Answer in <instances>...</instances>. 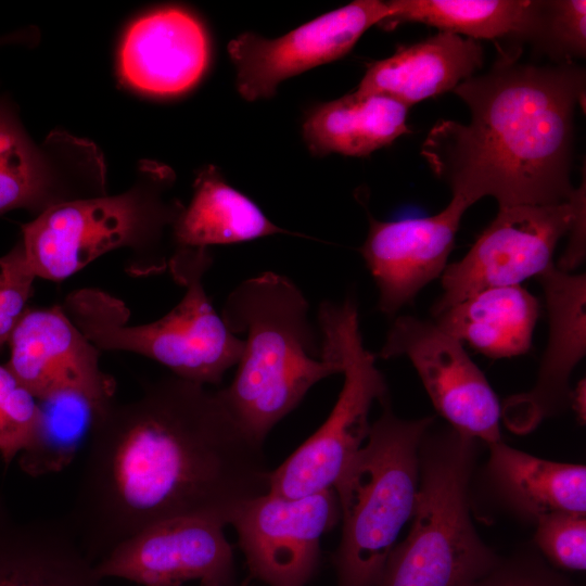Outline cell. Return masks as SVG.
<instances>
[{"label":"cell","mask_w":586,"mask_h":586,"mask_svg":"<svg viewBox=\"0 0 586 586\" xmlns=\"http://www.w3.org/2000/svg\"><path fill=\"white\" fill-rule=\"evenodd\" d=\"M585 207L584 182L563 203L499 207L469 252L442 273L443 293L433 316L481 291L538 277L553 264L559 240Z\"/></svg>","instance_id":"obj_9"},{"label":"cell","mask_w":586,"mask_h":586,"mask_svg":"<svg viewBox=\"0 0 586 586\" xmlns=\"http://www.w3.org/2000/svg\"><path fill=\"white\" fill-rule=\"evenodd\" d=\"M104 194L103 160L92 143L55 131L37 144L12 104L0 100V214L27 208L39 215Z\"/></svg>","instance_id":"obj_12"},{"label":"cell","mask_w":586,"mask_h":586,"mask_svg":"<svg viewBox=\"0 0 586 586\" xmlns=\"http://www.w3.org/2000/svg\"><path fill=\"white\" fill-rule=\"evenodd\" d=\"M208 59V38L200 21L179 8H166L129 27L119 52V71L138 91L175 95L200 80Z\"/></svg>","instance_id":"obj_18"},{"label":"cell","mask_w":586,"mask_h":586,"mask_svg":"<svg viewBox=\"0 0 586 586\" xmlns=\"http://www.w3.org/2000/svg\"><path fill=\"white\" fill-rule=\"evenodd\" d=\"M471 205L453 195L442 212L429 217L381 221L369 216V231L359 252L377 285L381 313L395 316L442 276L461 218Z\"/></svg>","instance_id":"obj_16"},{"label":"cell","mask_w":586,"mask_h":586,"mask_svg":"<svg viewBox=\"0 0 586 586\" xmlns=\"http://www.w3.org/2000/svg\"><path fill=\"white\" fill-rule=\"evenodd\" d=\"M341 520L334 488L300 498L269 492L244 502L229 525L238 534L252 578L267 586H306L320 559V542Z\"/></svg>","instance_id":"obj_11"},{"label":"cell","mask_w":586,"mask_h":586,"mask_svg":"<svg viewBox=\"0 0 586 586\" xmlns=\"http://www.w3.org/2000/svg\"><path fill=\"white\" fill-rule=\"evenodd\" d=\"M539 313V302L521 284L498 286L449 306L435 323L487 357L508 358L530 351Z\"/></svg>","instance_id":"obj_23"},{"label":"cell","mask_w":586,"mask_h":586,"mask_svg":"<svg viewBox=\"0 0 586 586\" xmlns=\"http://www.w3.org/2000/svg\"><path fill=\"white\" fill-rule=\"evenodd\" d=\"M321 349L343 366L344 382L326 421L278 468L270 470L268 492L300 498L333 488L340 474L365 444L372 404L388 397L385 379L359 329L357 304L323 302L318 310Z\"/></svg>","instance_id":"obj_8"},{"label":"cell","mask_w":586,"mask_h":586,"mask_svg":"<svg viewBox=\"0 0 586 586\" xmlns=\"http://www.w3.org/2000/svg\"><path fill=\"white\" fill-rule=\"evenodd\" d=\"M8 344L5 366L38 400L81 395L99 405L114 399L116 382L100 367V349L60 306L26 309Z\"/></svg>","instance_id":"obj_15"},{"label":"cell","mask_w":586,"mask_h":586,"mask_svg":"<svg viewBox=\"0 0 586 586\" xmlns=\"http://www.w3.org/2000/svg\"><path fill=\"white\" fill-rule=\"evenodd\" d=\"M390 11L387 1L357 0L276 39L238 36L228 44L238 91L247 101L271 97L281 81L344 56Z\"/></svg>","instance_id":"obj_13"},{"label":"cell","mask_w":586,"mask_h":586,"mask_svg":"<svg viewBox=\"0 0 586 586\" xmlns=\"http://www.w3.org/2000/svg\"><path fill=\"white\" fill-rule=\"evenodd\" d=\"M548 314V339L533 388L510 396L501 409L506 425L523 434L570 406V378L586 353V277L555 264L538 277Z\"/></svg>","instance_id":"obj_17"},{"label":"cell","mask_w":586,"mask_h":586,"mask_svg":"<svg viewBox=\"0 0 586 586\" xmlns=\"http://www.w3.org/2000/svg\"><path fill=\"white\" fill-rule=\"evenodd\" d=\"M38 403L39 422L17 457L21 469L31 476L66 469L87 447L97 416L110 404L99 405L77 394H62Z\"/></svg>","instance_id":"obj_26"},{"label":"cell","mask_w":586,"mask_h":586,"mask_svg":"<svg viewBox=\"0 0 586 586\" xmlns=\"http://www.w3.org/2000/svg\"><path fill=\"white\" fill-rule=\"evenodd\" d=\"M586 1H547L544 39L540 49L562 63L584 58L586 52Z\"/></svg>","instance_id":"obj_29"},{"label":"cell","mask_w":586,"mask_h":586,"mask_svg":"<svg viewBox=\"0 0 586 586\" xmlns=\"http://www.w3.org/2000/svg\"><path fill=\"white\" fill-rule=\"evenodd\" d=\"M378 356H406L434 408L453 429L487 446L502 441L496 394L463 344L435 322L396 317Z\"/></svg>","instance_id":"obj_10"},{"label":"cell","mask_w":586,"mask_h":586,"mask_svg":"<svg viewBox=\"0 0 586 586\" xmlns=\"http://www.w3.org/2000/svg\"><path fill=\"white\" fill-rule=\"evenodd\" d=\"M220 315L243 335L244 347L234 379L217 396L237 424L264 444L316 383L342 373V362L323 349L317 357L307 300L285 276L266 271L242 281Z\"/></svg>","instance_id":"obj_3"},{"label":"cell","mask_w":586,"mask_h":586,"mask_svg":"<svg viewBox=\"0 0 586 586\" xmlns=\"http://www.w3.org/2000/svg\"><path fill=\"white\" fill-rule=\"evenodd\" d=\"M362 447L346 464L333 488L341 540L332 560L336 586H378L397 537L411 520L419 481V450L433 417H397L388 397Z\"/></svg>","instance_id":"obj_5"},{"label":"cell","mask_w":586,"mask_h":586,"mask_svg":"<svg viewBox=\"0 0 586 586\" xmlns=\"http://www.w3.org/2000/svg\"><path fill=\"white\" fill-rule=\"evenodd\" d=\"M466 586H578L556 571L543 556L535 551H520L500 558L483 576Z\"/></svg>","instance_id":"obj_31"},{"label":"cell","mask_w":586,"mask_h":586,"mask_svg":"<svg viewBox=\"0 0 586 586\" xmlns=\"http://www.w3.org/2000/svg\"><path fill=\"white\" fill-rule=\"evenodd\" d=\"M409 107L383 94L354 91L315 109L303 137L316 154L365 156L410 132Z\"/></svg>","instance_id":"obj_24"},{"label":"cell","mask_w":586,"mask_h":586,"mask_svg":"<svg viewBox=\"0 0 586 586\" xmlns=\"http://www.w3.org/2000/svg\"><path fill=\"white\" fill-rule=\"evenodd\" d=\"M379 25L422 23L468 38L527 40L540 48L547 1L537 0H392Z\"/></svg>","instance_id":"obj_22"},{"label":"cell","mask_w":586,"mask_h":586,"mask_svg":"<svg viewBox=\"0 0 586 586\" xmlns=\"http://www.w3.org/2000/svg\"><path fill=\"white\" fill-rule=\"evenodd\" d=\"M225 526L198 518L151 525L123 540L94 563L102 581L123 578L142 586H234L233 551Z\"/></svg>","instance_id":"obj_14"},{"label":"cell","mask_w":586,"mask_h":586,"mask_svg":"<svg viewBox=\"0 0 586 586\" xmlns=\"http://www.w3.org/2000/svg\"><path fill=\"white\" fill-rule=\"evenodd\" d=\"M35 278L21 243L0 257V347L25 313Z\"/></svg>","instance_id":"obj_30"},{"label":"cell","mask_w":586,"mask_h":586,"mask_svg":"<svg viewBox=\"0 0 586 586\" xmlns=\"http://www.w3.org/2000/svg\"><path fill=\"white\" fill-rule=\"evenodd\" d=\"M570 405L577 413L581 421H585V381L578 383V385L572 390L570 396Z\"/></svg>","instance_id":"obj_32"},{"label":"cell","mask_w":586,"mask_h":586,"mask_svg":"<svg viewBox=\"0 0 586 586\" xmlns=\"http://www.w3.org/2000/svg\"><path fill=\"white\" fill-rule=\"evenodd\" d=\"M211 265L207 250L176 249L167 268L184 286V294L170 311L150 323L128 324L124 303L97 289L71 293L63 309L100 351L136 353L180 379L218 385L237 366L244 341L230 331L204 290L202 279Z\"/></svg>","instance_id":"obj_4"},{"label":"cell","mask_w":586,"mask_h":586,"mask_svg":"<svg viewBox=\"0 0 586 586\" xmlns=\"http://www.w3.org/2000/svg\"><path fill=\"white\" fill-rule=\"evenodd\" d=\"M74 507L66 517L95 563L160 522L198 518L224 526L269 488L263 444L216 391L174 374L95 418Z\"/></svg>","instance_id":"obj_1"},{"label":"cell","mask_w":586,"mask_h":586,"mask_svg":"<svg viewBox=\"0 0 586 586\" xmlns=\"http://www.w3.org/2000/svg\"><path fill=\"white\" fill-rule=\"evenodd\" d=\"M16 39H20V37L9 36L0 39V43H5L8 41H15Z\"/></svg>","instance_id":"obj_33"},{"label":"cell","mask_w":586,"mask_h":586,"mask_svg":"<svg viewBox=\"0 0 586 586\" xmlns=\"http://www.w3.org/2000/svg\"><path fill=\"white\" fill-rule=\"evenodd\" d=\"M534 542L544 559L553 568L585 571V515L552 513L536 521Z\"/></svg>","instance_id":"obj_28"},{"label":"cell","mask_w":586,"mask_h":586,"mask_svg":"<svg viewBox=\"0 0 586 586\" xmlns=\"http://www.w3.org/2000/svg\"><path fill=\"white\" fill-rule=\"evenodd\" d=\"M483 64L477 40L438 31L370 64L356 91L387 95L410 107L453 91Z\"/></svg>","instance_id":"obj_20"},{"label":"cell","mask_w":586,"mask_h":586,"mask_svg":"<svg viewBox=\"0 0 586 586\" xmlns=\"http://www.w3.org/2000/svg\"><path fill=\"white\" fill-rule=\"evenodd\" d=\"M176 249L252 241L286 231L275 225L246 195L229 186L214 166L201 170L190 204L171 227Z\"/></svg>","instance_id":"obj_25"},{"label":"cell","mask_w":586,"mask_h":586,"mask_svg":"<svg viewBox=\"0 0 586 586\" xmlns=\"http://www.w3.org/2000/svg\"><path fill=\"white\" fill-rule=\"evenodd\" d=\"M487 475L506 507L536 522L552 513H586V468L537 458L505 444L488 445Z\"/></svg>","instance_id":"obj_21"},{"label":"cell","mask_w":586,"mask_h":586,"mask_svg":"<svg viewBox=\"0 0 586 586\" xmlns=\"http://www.w3.org/2000/svg\"><path fill=\"white\" fill-rule=\"evenodd\" d=\"M240 586H249V578H246Z\"/></svg>","instance_id":"obj_34"},{"label":"cell","mask_w":586,"mask_h":586,"mask_svg":"<svg viewBox=\"0 0 586 586\" xmlns=\"http://www.w3.org/2000/svg\"><path fill=\"white\" fill-rule=\"evenodd\" d=\"M432 426V425H431ZM424 434L412 524L395 545L378 586H466L500 560L470 517L476 440L446 428Z\"/></svg>","instance_id":"obj_6"},{"label":"cell","mask_w":586,"mask_h":586,"mask_svg":"<svg viewBox=\"0 0 586 586\" xmlns=\"http://www.w3.org/2000/svg\"><path fill=\"white\" fill-rule=\"evenodd\" d=\"M135 186L118 195H100L54 205L22 226V246L36 278L59 281L105 253L130 249L133 275L167 267L152 256L166 227L184 206L161 194L163 170L142 163Z\"/></svg>","instance_id":"obj_7"},{"label":"cell","mask_w":586,"mask_h":586,"mask_svg":"<svg viewBox=\"0 0 586 586\" xmlns=\"http://www.w3.org/2000/svg\"><path fill=\"white\" fill-rule=\"evenodd\" d=\"M40 415L38 399L0 365V458L7 464L26 448Z\"/></svg>","instance_id":"obj_27"},{"label":"cell","mask_w":586,"mask_h":586,"mask_svg":"<svg viewBox=\"0 0 586 586\" xmlns=\"http://www.w3.org/2000/svg\"><path fill=\"white\" fill-rule=\"evenodd\" d=\"M504 53L484 75L453 91L468 105V125L441 120L421 154L453 195L472 205H550L571 199L573 116L585 95V71L572 63L536 66Z\"/></svg>","instance_id":"obj_2"},{"label":"cell","mask_w":586,"mask_h":586,"mask_svg":"<svg viewBox=\"0 0 586 586\" xmlns=\"http://www.w3.org/2000/svg\"><path fill=\"white\" fill-rule=\"evenodd\" d=\"M0 586H103L67 518L16 519L0 499Z\"/></svg>","instance_id":"obj_19"}]
</instances>
